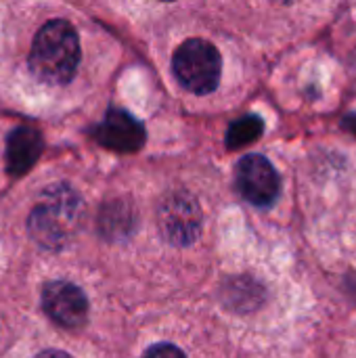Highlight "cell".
<instances>
[{
    "mask_svg": "<svg viewBox=\"0 0 356 358\" xmlns=\"http://www.w3.org/2000/svg\"><path fill=\"white\" fill-rule=\"evenodd\" d=\"M348 132H353L356 136V113H350V115H346L344 117V124H342Z\"/></svg>",
    "mask_w": 356,
    "mask_h": 358,
    "instance_id": "cell-12",
    "label": "cell"
},
{
    "mask_svg": "<svg viewBox=\"0 0 356 358\" xmlns=\"http://www.w3.org/2000/svg\"><path fill=\"white\" fill-rule=\"evenodd\" d=\"M159 231L172 245H191L201 233V212L189 193H170L159 206Z\"/></svg>",
    "mask_w": 356,
    "mask_h": 358,
    "instance_id": "cell-5",
    "label": "cell"
},
{
    "mask_svg": "<svg viewBox=\"0 0 356 358\" xmlns=\"http://www.w3.org/2000/svg\"><path fill=\"white\" fill-rule=\"evenodd\" d=\"M262 130H264V122L258 115H254V113L243 115L241 120H237L229 128V132H227V147L229 149H241V147L258 141Z\"/></svg>",
    "mask_w": 356,
    "mask_h": 358,
    "instance_id": "cell-9",
    "label": "cell"
},
{
    "mask_svg": "<svg viewBox=\"0 0 356 358\" xmlns=\"http://www.w3.org/2000/svg\"><path fill=\"white\" fill-rule=\"evenodd\" d=\"M82 214V201L65 185H57L42 195L29 216L31 237L46 250H61L73 237Z\"/></svg>",
    "mask_w": 356,
    "mask_h": 358,
    "instance_id": "cell-2",
    "label": "cell"
},
{
    "mask_svg": "<svg viewBox=\"0 0 356 358\" xmlns=\"http://www.w3.org/2000/svg\"><path fill=\"white\" fill-rule=\"evenodd\" d=\"M287 2H292V0H287Z\"/></svg>",
    "mask_w": 356,
    "mask_h": 358,
    "instance_id": "cell-13",
    "label": "cell"
},
{
    "mask_svg": "<svg viewBox=\"0 0 356 358\" xmlns=\"http://www.w3.org/2000/svg\"><path fill=\"white\" fill-rule=\"evenodd\" d=\"M172 69L187 90L195 94H208L220 82L222 59L214 44L201 38H191L174 50Z\"/></svg>",
    "mask_w": 356,
    "mask_h": 358,
    "instance_id": "cell-3",
    "label": "cell"
},
{
    "mask_svg": "<svg viewBox=\"0 0 356 358\" xmlns=\"http://www.w3.org/2000/svg\"><path fill=\"white\" fill-rule=\"evenodd\" d=\"M36 358H73L71 355H67V352H63V350H44V352H40Z\"/></svg>",
    "mask_w": 356,
    "mask_h": 358,
    "instance_id": "cell-11",
    "label": "cell"
},
{
    "mask_svg": "<svg viewBox=\"0 0 356 358\" xmlns=\"http://www.w3.org/2000/svg\"><path fill=\"white\" fill-rule=\"evenodd\" d=\"M44 149L42 134L31 126L15 128L6 138V170L13 176L27 174Z\"/></svg>",
    "mask_w": 356,
    "mask_h": 358,
    "instance_id": "cell-8",
    "label": "cell"
},
{
    "mask_svg": "<svg viewBox=\"0 0 356 358\" xmlns=\"http://www.w3.org/2000/svg\"><path fill=\"white\" fill-rule=\"evenodd\" d=\"M94 141L115 153H136L145 145V128L128 111L111 107L92 132Z\"/></svg>",
    "mask_w": 356,
    "mask_h": 358,
    "instance_id": "cell-7",
    "label": "cell"
},
{
    "mask_svg": "<svg viewBox=\"0 0 356 358\" xmlns=\"http://www.w3.org/2000/svg\"><path fill=\"white\" fill-rule=\"evenodd\" d=\"M31 73L48 84H67L80 65V38L76 27L65 19L44 23L29 50Z\"/></svg>",
    "mask_w": 356,
    "mask_h": 358,
    "instance_id": "cell-1",
    "label": "cell"
},
{
    "mask_svg": "<svg viewBox=\"0 0 356 358\" xmlns=\"http://www.w3.org/2000/svg\"><path fill=\"white\" fill-rule=\"evenodd\" d=\"M143 358H187L185 357V352L178 348V346H174V344H155V346H151L147 352H145V357Z\"/></svg>",
    "mask_w": 356,
    "mask_h": 358,
    "instance_id": "cell-10",
    "label": "cell"
},
{
    "mask_svg": "<svg viewBox=\"0 0 356 358\" xmlns=\"http://www.w3.org/2000/svg\"><path fill=\"white\" fill-rule=\"evenodd\" d=\"M42 308L65 329H78L88 319V298L69 281H48L42 289Z\"/></svg>",
    "mask_w": 356,
    "mask_h": 358,
    "instance_id": "cell-6",
    "label": "cell"
},
{
    "mask_svg": "<svg viewBox=\"0 0 356 358\" xmlns=\"http://www.w3.org/2000/svg\"><path fill=\"white\" fill-rule=\"evenodd\" d=\"M235 185H237L239 195L256 208L273 206L281 191L279 172L264 155H258V153L245 155L237 164Z\"/></svg>",
    "mask_w": 356,
    "mask_h": 358,
    "instance_id": "cell-4",
    "label": "cell"
}]
</instances>
